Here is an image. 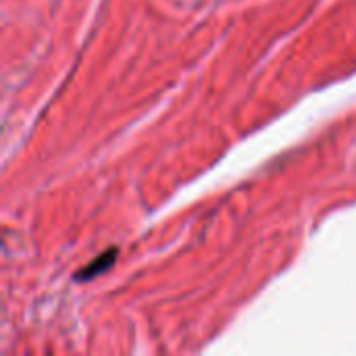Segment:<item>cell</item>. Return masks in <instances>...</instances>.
Listing matches in <instances>:
<instances>
[{
	"label": "cell",
	"instance_id": "obj_1",
	"mask_svg": "<svg viewBox=\"0 0 356 356\" xmlns=\"http://www.w3.org/2000/svg\"><path fill=\"white\" fill-rule=\"evenodd\" d=\"M113 254H115V252H108V254H102L100 259H96L88 269H83V271L79 273V280H90V277L98 275L100 271H104L106 267H111V263H113Z\"/></svg>",
	"mask_w": 356,
	"mask_h": 356
}]
</instances>
